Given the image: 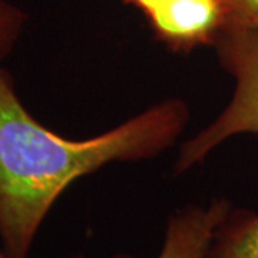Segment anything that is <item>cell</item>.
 <instances>
[{
  "mask_svg": "<svg viewBox=\"0 0 258 258\" xmlns=\"http://www.w3.org/2000/svg\"><path fill=\"white\" fill-rule=\"evenodd\" d=\"M189 118L166 99L98 137L68 139L39 123L0 68V240L10 258H28L52 205L78 178L113 161H138L171 147Z\"/></svg>",
  "mask_w": 258,
  "mask_h": 258,
  "instance_id": "1",
  "label": "cell"
},
{
  "mask_svg": "<svg viewBox=\"0 0 258 258\" xmlns=\"http://www.w3.org/2000/svg\"><path fill=\"white\" fill-rule=\"evenodd\" d=\"M212 46L222 68L235 79L234 96L211 125L181 147L176 174L201 162L230 137L258 134V26L225 28Z\"/></svg>",
  "mask_w": 258,
  "mask_h": 258,
  "instance_id": "2",
  "label": "cell"
},
{
  "mask_svg": "<svg viewBox=\"0 0 258 258\" xmlns=\"http://www.w3.org/2000/svg\"><path fill=\"white\" fill-rule=\"evenodd\" d=\"M145 16L158 40L174 52L214 45L225 28L220 0H123Z\"/></svg>",
  "mask_w": 258,
  "mask_h": 258,
  "instance_id": "3",
  "label": "cell"
},
{
  "mask_svg": "<svg viewBox=\"0 0 258 258\" xmlns=\"http://www.w3.org/2000/svg\"><path fill=\"white\" fill-rule=\"evenodd\" d=\"M231 210L227 200H214L210 205L176 212L168 222L158 258H208L215 234Z\"/></svg>",
  "mask_w": 258,
  "mask_h": 258,
  "instance_id": "4",
  "label": "cell"
},
{
  "mask_svg": "<svg viewBox=\"0 0 258 258\" xmlns=\"http://www.w3.org/2000/svg\"><path fill=\"white\" fill-rule=\"evenodd\" d=\"M208 258H258V212L231 210L215 234Z\"/></svg>",
  "mask_w": 258,
  "mask_h": 258,
  "instance_id": "5",
  "label": "cell"
},
{
  "mask_svg": "<svg viewBox=\"0 0 258 258\" xmlns=\"http://www.w3.org/2000/svg\"><path fill=\"white\" fill-rule=\"evenodd\" d=\"M25 23L26 15L23 10L8 0H0V62L13 50Z\"/></svg>",
  "mask_w": 258,
  "mask_h": 258,
  "instance_id": "6",
  "label": "cell"
},
{
  "mask_svg": "<svg viewBox=\"0 0 258 258\" xmlns=\"http://www.w3.org/2000/svg\"><path fill=\"white\" fill-rule=\"evenodd\" d=\"M220 2L225 15V28L258 26V0H220Z\"/></svg>",
  "mask_w": 258,
  "mask_h": 258,
  "instance_id": "7",
  "label": "cell"
},
{
  "mask_svg": "<svg viewBox=\"0 0 258 258\" xmlns=\"http://www.w3.org/2000/svg\"><path fill=\"white\" fill-rule=\"evenodd\" d=\"M0 258H10L6 252H5V249H0Z\"/></svg>",
  "mask_w": 258,
  "mask_h": 258,
  "instance_id": "8",
  "label": "cell"
}]
</instances>
